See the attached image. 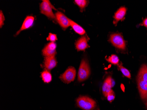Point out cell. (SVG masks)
Returning a JSON list of instances; mask_svg holds the SVG:
<instances>
[{"label":"cell","mask_w":147,"mask_h":110,"mask_svg":"<svg viewBox=\"0 0 147 110\" xmlns=\"http://www.w3.org/2000/svg\"><path fill=\"white\" fill-rule=\"evenodd\" d=\"M77 105L83 110H93L96 105L94 100L87 96H80L76 100Z\"/></svg>","instance_id":"cell-1"},{"label":"cell","mask_w":147,"mask_h":110,"mask_svg":"<svg viewBox=\"0 0 147 110\" xmlns=\"http://www.w3.org/2000/svg\"><path fill=\"white\" fill-rule=\"evenodd\" d=\"M90 74V69L88 61L83 59L79 66L78 74V82H82L86 80Z\"/></svg>","instance_id":"cell-2"},{"label":"cell","mask_w":147,"mask_h":110,"mask_svg":"<svg viewBox=\"0 0 147 110\" xmlns=\"http://www.w3.org/2000/svg\"><path fill=\"white\" fill-rule=\"evenodd\" d=\"M41 13L52 20H56L55 15L53 12V9H55L53 6L48 0H43L40 5Z\"/></svg>","instance_id":"cell-3"},{"label":"cell","mask_w":147,"mask_h":110,"mask_svg":"<svg viewBox=\"0 0 147 110\" xmlns=\"http://www.w3.org/2000/svg\"><path fill=\"white\" fill-rule=\"evenodd\" d=\"M109 40L118 49L125 50L126 49L125 42L121 34L117 33L111 34Z\"/></svg>","instance_id":"cell-4"},{"label":"cell","mask_w":147,"mask_h":110,"mask_svg":"<svg viewBox=\"0 0 147 110\" xmlns=\"http://www.w3.org/2000/svg\"><path fill=\"white\" fill-rule=\"evenodd\" d=\"M76 75V71L74 67H70L59 77L64 83H70L74 81Z\"/></svg>","instance_id":"cell-5"},{"label":"cell","mask_w":147,"mask_h":110,"mask_svg":"<svg viewBox=\"0 0 147 110\" xmlns=\"http://www.w3.org/2000/svg\"><path fill=\"white\" fill-rule=\"evenodd\" d=\"M55 18L59 24L64 30L70 26L69 19L61 11H58L55 14Z\"/></svg>","instance_id":"cell-6"},{"label":"cell","mask_w":147,"mask_h":110,"mask_svg":"<svg viewBox=\"0 0 147 110\" xmlns=\"http://www.w3.org/2000/svg\"><path fill=\"white\" fill-rule=\"evenodd\" d=\"M57 45L54 42H50L43 49L42 54L45 57L55 56Z\"/></svg>","instance_id":"cell-7"},{"label":"cell","mask_w":147,"mask_h":110,"mask_svg":"<svg viewBox=\"0 0 147 110\" xmlns=\"http://www.w3.org/2000/svg\"><path fill=\"white\" fill-rule=\"evenodd\" d=\"M138 85L141 98L147 101V82L138 78Z\"/></svg>","instance_id":"cell-8"},{"label":"cell","mask_w":147,"mask_h":110,"mask_svg":"<svg viewBox=\"0 0 147 110\" xmlns=\"http://www.w3.org/2000/svg\"><path fill=\"white\" fill-rule=\"evenodd\" d=\"M112 86V78L111 76L108 77L104 81L102 88V92L105 97H107L109 92L112 90L111 88Z\"/></svg>","instance_id":"cell-9"},{"label":"cell","mask_w":147,"mask_h":110,"mask_svg":"<svg viewBox=\"0 0 147 110\" xmlns=\"http://www.w3.org/2000/svg\"><path fill=\"white\" fill-rule=\"evenodd\" d=\"M57 61L55 56L45 57L44 60V66L48 71H50L56 67Z\"/></svg>","instance_id":"cell-10"},{"label":"cell","mask_w":147,"mask_h":110,"mask_svg":"<svg viewBox=\"0 0 147 110\" xmlns=\"http://www.w3.org/2000/svg\"><path fill=\"white\" fill-rule=\"evenodd\" d=\"M76 47L78 51H84L89 47L88 39L86 36H82L76 43Z\"/></svg>","instance_id":"cell-11"},{"label":"cell","mask_w":147,"mask_h":110,"mask_svg":"<svg viewBox=\"0 0 147 110\" xmlns=\"http://www.w3.org/2000/svg\"><path fill=\"white\" fill-rule=\"evenodd\" d=\"M127 9L124 7H122L117 11L114 16V24H116L119 21L122 20L126 14Z\"/></svg>","instance_id":"cell-12"},{"label":"cell","mask_w":147,"mask_h":110,"mask_svg":"<svg viewBox=\"0 0 147 110\" xmlns=\"http://www.w3.org/2000/svg\"><path fill=\"white\" fill-rule=\"evenodd\" d=\"M34 18L32 16H28L25 18L22 26L20 29V30L16 33V35H18L20 32L24 30L28 29L32 26L33 23L34 22Z\"/></svg>","instance_id":"cell-13"},{"label":"cell","mask_w":147,"mask_h":110,"mask_svg":"<svg viewBox=\"0 0 147 110\" xmlns=\"http://www.w3.org/2000/svg\"><path fill=\"white\" fill-rule=\"evenodd\" d=\"M69 22H70V26H71L73 29L74 30V31L76 33L82 35H84L86 34V31L81 26H80V25L78 24L77 23L73 21L71 19H69Z\"/></svg>","instance_id":"cell-14"},{"label":"cell","mask_w":147,"mask_h":110,"mask_svg":"<svg viewBox=\"0 0 147 110\" xmlns=\"http://www.w3.org/2000/svg\"><path fill=\"white\" fill-rule=\"evenodd\" d=\"M138 78L147 82V65L145 64L142 65L138 74Z\"/></svg>","instance_id":"cell-15"},{"label":"cell","mask_w":147,"mask_h":110,"mask_svg":"<svg viewBox=\"0 0 147 110\" xmlns=\"http://www.w3.org/2000/svg\"><path fill=\"white\" fill-rule=\"evenodd\" d=\"M42 78L45 83H49L52 80V75L48 70H45L42 73Z\"/></svg>","instance_id":"cell-16"},{"label":"cell","mask_w":147,"mask_h":110,"mask_svg":"<svg viewBox=\"0 0 147 110\" xmlns=\"http://www.w3.org/2000/svg\"><path fill=\"white\" fill-rule=\"evenodd\" d=\"M118 67L119 70L120 71H121V72L123 73L125 76L129 78H131V74H130V72L128 69L125 68L123 66L122 63L118 64Z\"/></svg>","instance_id":"cell-17"},{"label":"cell","mask_w":147,"mask_h":110,"mask_svg":"<svg viewBox=\"0 0 147 110\" xmlns=\"http://www.w3.org/2000/svg\"><path fill=\"white\" fill-rule=\"evenodd\" d=\"M88 1L86 0H76L75 2L76 4L81 9V11H82L83 10L85 9L86 7L88 5Z\"/></svg>","instance_id":"cell-18"},{"label":"cell","mask_w":147,"mask_h":110,"mask_svg":"<svg viewBox=\"0 0 147 110\" xmlns=\"http://www.w3.org/2000/svg\"><path fill=\"white\" fill-rule=\"evenodd\" d=\"M106 60L110 63L113 65H118L119 62V57L115 55H112L108 59H106Z\"/></svg>","instance_id":"cell-19"},{"label":"cell","mask_w":147,"mask_h":110,"mask_svg":"<svg viewBox=\"0 0 147 110\" xmlns=\"http://www.w3.org/2000/svg\"><path fill=\"white\" fill-rule=\"evenodd\" d=\"M107 100L110 102H112L115 98V94L112 90H111L107 96Z\"/></svg>","instance_id":"cell-20"},{"label":"cell","mask_w":147,"mask_h":110,"mask_svg":"<svg viewBox=\"0 0 147 110\" xmlns=\"http://www.w3.org/2000/svg\"><path fill=\"white\" fill-rule=\"evenodd\" d=\"M47 40H50L51 42H55L56 40H57V35H56L55 34L50 33L48 37L47 38Z\"/></svg>","instance_id":"cell-21"},{"label":"cell","mask_w":147,"mask_h":110,"mask_svg":"<svg viewBox=\"0 0 147 110\" xmlns=\"http://www.w3.org/2000/svg\"><path fill=\"white\" fill-rule=\"evenodd\" d=\"M5 20V16H4L3 12L1 11V12H0V27L1 28L2 26L4 25Z\"/></svg>","instance_id":"cell-22"},{"label":"cell","mask_w":147,"mask_h":110,"mask_svg":"<svg viewBox=\"0 0 147 110\" xmlns=\"http://www.w3.org/2000/svg\"><path fill=\"white\" fill-rule=\"evenodd\" d=\"M142 24L147 29V18H145V19L143 21Z\"/></svg>","instance_id":"cell-23"},{"label":"cell","mask_w":147,"mask_h":110,"mask_svg":"<svg viewBox=\"0 0 147 110\" xmlns=\"http://www.w3.org/2000/svg\"><path fill=\"white\" fill-rule=\"evenodd\" d=\"M145 106H146V108L147 110V102H146V105H145Z\"/></svg>","instance_id":"cell-24"}]
</instances>
